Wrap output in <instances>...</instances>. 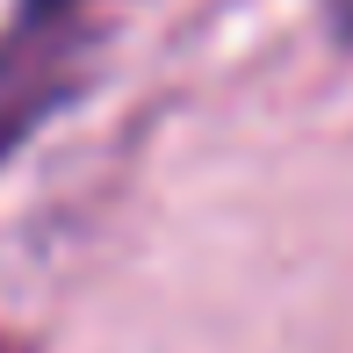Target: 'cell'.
Wrapping results in <instances>:
<instances>
[{"label": "cell", "mask_w": 353, "mask_h": 353, "mask_svg": "<svg viewBox=\"0 0 353 353\" xmlns=\"http://www.w3.org/2000/svg\"><path fill=\"white\" fill-rule=\"evenodd\" d=\"M79 0H29L22 22L0 37V159L22 152L79 87Z\"/></svg>", "instance_id": "6da1fadb"}, {"label": "cell", "mask_w": 353, "mask_h": 353, "mask_svg": "<svg viewBox=\"0 0 353 353\" xmlns=\"http://www.w3.org/2000/svg\"><path fill=\"white\" fill-rule=\"evenodd\" d=\"M339 37H353V0H339Z\"/></svg>", "instance_id": "7a4b0ae2"}, {"label": "cell", "mask_w": 353, "mask_h": 353, "mask_svg": "<svg viewBox=\"0 0 353 353\" xmlns=\"http://www.w3.org/2000/svg\"><path fill=\"white\" fill-rule=\"evenodd\" d=\"M0 353H14V346H8V339H0Z\"/></svg>", "instance_id": "3957f363"}]
</instances>
